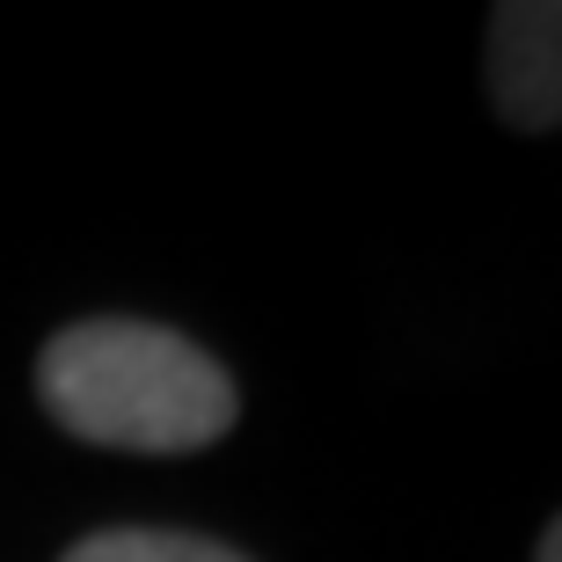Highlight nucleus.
<instances>
[{
	"label": "nucleus",
	"instance_id": "f257e3e1",
	"mask_svg": "<svg viewBox=\"0 0 562 562\" xmlns=\"http://www.w3.org/2000/svg\"><path fill=\"white\" fill-rule=\"evenodd\" d=\"M37 402L88 446L198 453L234 424V380L161 322H74L37 358Z\"/></svg>",
	"mask_w": 562,
	"mask_h": 562
},
{
	"label": "nucleus",
	"instance_id": "20e7f679",
	"mask_svg": "<svg viewBox=\"0 0 562 562\" xmlns=\"http://www.w3.org/2000/svg\"><path fill=\"white\" fill-rule=\"evenodd\" d=\"M533 562H562V519L541 533V555H533Z\"/></svg>",
	"mask_w": 562,
	"mask_h": 562
},
{
	"label": "nucleus",
	"instance_id": "7ed1b4c3",
	"mask_svg": "<svg viewBox=\"0 0 562 562\" xmlns=\"http://www.w3.org/2000/svg\"><path fill=\"white\" fill-rule=\"evenodd\" d=\"M66 562H249V555H234L227 541H205V533H176V526H110V533L74 541Z\"/></svg>",
	"mask_w": 562,
	"mask_h": 562
},
{
	"label": "nucleus",
	"instance_id": "f03ea898",
	"mask_svg": "<svg viewBox=\"0 0 562 562\" xmlns=\"http://www.w3.org/2000/svg\"><path fill=\"white\" fill-rule=\"evenodd\" d=\"M490 103L504 125H562V0H504L490 15Z\"/></svg>",
	"mask_w": 562,
	"mask_h": 562
}]
</instances>
